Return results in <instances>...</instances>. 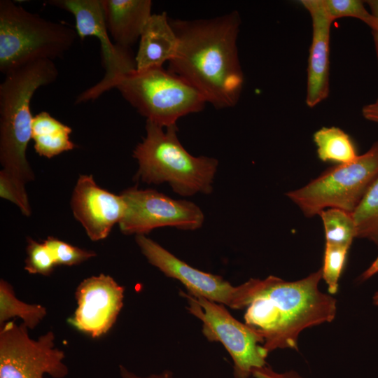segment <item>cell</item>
<instances>
[{
	"label": "cell",
	"instance_id": "6da1fadb",
	"mask_svg": "<svg viewBox=\"0 0 378 378\" xmlns=\"http://www.w3.org/2000/svg\"><path fill=\"white\" fill-rule=\"evenodd\" d=\"M169 20L178 47L168 71L195 88L216 108L234 106L244 81L237 45L239 13L209 19Z\"/></svg>",
	"mask_w": 378,
	"mask_h": 378
},
{
	"label": "cell",
	"instance_id": "7a4b0ae2",
	"mask_svg": "<svg viewBox=\"0 0 378 378\" xmlns=\"http://www.w3.org/2000/svg\"><path fill=\"white\" fill-rule=\"evenodd\" d=\"M321 278L319 269L295 281L271 275L238 286L235 309H245V323L262 337L268 354L277 349H298L303 330L335 318L337 302L319 290Z\"/></svg>",
	"mask_w": 378,
	"mask_h": 378
},
{
	"label": "cell",
	"instance_id": "3957f363",
	"mask_svg": "<svg viewBox=\"0 0 378 378\" xmlns=\"http://www.w3.org/2000/svg\"><path fill=\"white\" fill-rule=\"evenodd\" d=\"M58 75L53 60L40 59L7 74L0 85V173L24 195L25 184L34 178L26 157L34 118L31 101L39 88L52 83Z\"/></svg>",
	"mask_w": 378,
	"mask_h": 378
},
{
	"label": "cell",
	"instance_id": "277c9868",
	"mask_svg": "<svg viewBox=\"0 0 378 378\" xmlns=\"http://www.w3.org/2000/svg\"><path fill=\"white\" fill-rule=\"evenodd\" d=\"M146 135L133 150L139 169L135 176L146 183H168L182 196L209 194L218 160L194 157L181 145L176 125L164 127L146 120Z\"/></svg>",
	"mask_w": 378,
	"mask_h": 378
},
{
	"label": "cell",
	"instance_id": "5b68a950",
	"mask_svg": "<svg viewBox=\"0 0 378 378\" xmlns=\"http://www.w3.org/2000/svg\"><path fill=\"white\" fill-rule=\"evenodd\" d=\"M75 29L45 19L10 0L0 1V71L62 57L74 44Z\"/></svg>",
	"mask_w": 378,
	"mask_h": 378
},
{
	"label": "cell",
	"instance_id": "8992f818",
	"mask_svg": "<svg viewBox=\"0 0 378 378\" xmlns=\"http://www.w3.org/2000/svg\"><path fill=\"white\" fill-rule=\"evenodd\" d=\"M139 114L162 127L175 125L181 117L202 111L205 98L179 76L162 67L135 70L115 88Z\"/></svg>",
	"mask_w": 378,
	"mask_h": 378
},
{
	"label": "cell",
	"instance_id": "52a82bcc",
	"mask_svg": "<svg viewBox=\"0 0 378 378\" xmlns=\"http://www.w3.org/2000/svg\"><path fill=\"white\" fill-rule=\"evenodd\" d=\"M378 178V141L353 161L337 164L306 186L286 193L307 217L335 208L354 213Z\"/></svg>",
	"mask_w": 378,
	"mask_h": 378
},
{
	"label": "cell",
	"instance_id": "ba28073f",
	"mask_svg": "<svg viewBox=\"0 0 378 378\" xmlns=\"http://www.w3.org/2000/svg\"><path fill=\"white\" fill-rule=\"evenodd\" d=\"M186 309L202 323V333L210 342L221 343L233 362L234 378H251L255 368L267 365L268 353L262 337L252 328L233 317L223 304L180 291Z\"/></svg>",
	"mask_w": 378,
	"mask_h": 378
},
{
	"label": "cell",
	"instance_id": "9c48e42d",
	"mask_svg": "<svg viewBox=\"0 0 378 378\" xmlns=\"http://www.w3.org/2000/svg\"><path fill=\"white\" fill-rule=\"evenodd\" d=\"M29 328L15 320L1 325L0 378H64L69 368L64 352L55 344L50 330L37 340L29 335Z\"/></svg>",
	"mask_w": 378,
	"mask_h": 378
},
{
	"label": "cell",
	"instance_id": "30bf717a",
	"mask_svg": "<svg viewBox=\"0 0 378 378\" xmlns=\"http://www.w3.org/2000/svg\"><path fill=\"white\" fill-rule=\"evenodd\" d=\"M48 4L73 15L75 29L80 39L94 36L100 43L105 74L99 83L79 94L76 104L97 99L106 91L115 88L125 76L136 70L135 56L131 48L119 46L110 38L103 0H50Z\"/></svg>",
	"mask_w": 378,
	"mask_h": 378
},
{
	"label": "cell",
	"instance_id": "8fae6325",
	"mask_svg": "<svg viewBox=\"0 0 378 378\" xmlns=\"http://www.w3.org/2000/svg\"><path fill=\"white\" fill-rule=\"evenodd\" d=\"M120 195L126 210L118 224L125 234H145L164 226L194 230L204 222L202 210L190 201L174 200L156 190L136 187L127 188Z\"/></svg>",
	"mask_w": 378,
	"mask_h": 378
},
{
	"label": "cell",
	"instance_id": "7c38bea8",
	"mask_svg": "<svg viewBox=\"0 0 378 378\" xmlns=\"http://www.w3.org/2000/svg\"><path fill=\"white\" fill-rule=\"evenodd\" d=\"M124 287L111 276L100 274L84 279L76 288L77 308L69 322L92 338L113 327L123 306Z\"/></svg>",
	"mask_w": 378,
	"mask_h": 378
},
{
	"label": "cell",
	"instance_id": "4fadbf2b",
	"mask_svg": "<svg viewBox=\"0 0 378 378\" xmlns=\"http://www.w3.org/2000/svg\"><path fill=\"white\" fill-rule=\"evenodd\" d=\"M135 239L148 262L167 276L179 281L188 293L235 309L238 286L188 265L145 234H138Z\"/></svg>",
	"mask_w": 378,
	"mask_h": 378
},
{
	"label": "cell",
	"instance_id": "5bb4252c",
	"mask_svg": "<svg viewBox=\"0 0 378 378\" xmlns=\"http://www.w3.org/2000/svg\"><path fill=\"white\" fill-rule=\"evenodd\" d=\"M71 207L92 241L105 239L123 218L126 204L121 195L98 186L92 176L81 175L74 188Z\"/></svg>",
	"mask_w": 378,
	"mask_h": 378
},
{
	"label": "cell",
	"instance_id": "9a60e30c",
	"mask_svg": "<svg viewBox=\"0 0 378 378\" xmlns=\"http://www.w3.org/2000/svg\"><path fill=\"white\" fill-rule=\"evenodd\" d=\"M300 4L309 12L312 20L305 102L313 108L324 101L330 92V40L332 22L327 15L321 0H302Z\"/></svg>",
	"mask_w": 378,
	"mask_h": 378
},
{
	"label": "cell",
	"instance_id": "2e32d148",
	"mask_svg": "<svg viewBox=\"0 0 378 378\" xmlns=\"http://www.w3.org/2000/svg\"><path fill=\"white\" fill-rule=\"evenodd\" d=\"M106 27L115 44L131 48L151 16L150 0H103Z\"/></svg>",
	"mask_w": 378,
	"mask_h": 378
},
{
	"label": "cell",
	"instance_id": "e0dca14e",
	"mask_svg": "<svg viewBox=\"0 0 378 378\" xmlns=\"http://www.w3.org/2000/svg\"><path fill=\"white\" fill-rule=\"evenodd\" d=\"M178 38L165 12L152 14L139 38L135 55L137 71L162 67L176 55Z\"/></svg>",
	"mask_w": 378,
	"mask_h": 378
},
{
	"label": "cell",
	"instance_id": "ac0fdd59",
	"mask_svg": "<svg viewBox=\"0 0 378 378\" xmlns=\"http://www.w3.org/2000/svg\"><path fill=\"white\" fill-rule=\"evenodd\" d=\"M72 130L52 117L48 112L41 111L33 118L31 139L34 149L40 156L51 158L63 152L73 150L76 145L70 139Z\"/></svg>",
	"mask_w": 378,
	"mask_h": 378
},
{
	"label": "cell",
	"instance_id": "d6986e66",
	"mask_svg": "<svg viewBox=\"0 0 378 378\" xmlns=\"http://www.w3.org/2000/svg\"><path fill=\"white\" fill-rule=\"evenodd\" d=\"M320 160L337 164L354 160L358 154L351 137L337 127H323L313 135Z\"/></svg>",
	"mask_w": 378,
	"mask_h": 378
},
{
	"label": "cell",
	"instance_id": "ffe728a7",
	"mask_svg": "<svg viewBox=\"0 0 378 378\" xmlns=\"http://www.w3.org/2000/svg\"><path fill=\"white\" fill-rule=\"evenodd\" d=\"M47 314L45 307L28 304L17 298L13 287L6 280H0V324L11 318L22 319L29 330L34 329Z\"/></svg>",
	"mask_w": 378,
	"mask_h": 378
},
{
	"label": "cell",
	"instance_id": "44dd1931",
	"mask_svg": "<svg viewBox=\"0 0 378 378\" xmlns=\"http://www.w3.org/2000/svg\"><path fill=\"white\" fill-rule=\"evenodd\" d=\"M321 218L326 244L350 247L356 238V229L352 213L330 208L323 210Z\"/></svg>",
	"mask_w": 378,
	"mask_h": 378
},
{
	"label": "cell",
	"instance_id": "7402d4cb",
	"mask_svg": "<svg viewBox=\"0 0 378 378\" xmlns=\"http://www.w3.org/2000/svg\"><path fill=\"white\" fill-rule=\"evenodd\" d=\"M352 214L356 238L369 239L378 246V178Z\"/></svg>",
	"mask_w": 378,
	"mask_h": 378
},
{
	"label": "cell",
	"instance_id": "603a6c76",
	"mask_svg": "<svg viewBox=\"0 0 378 378\" xmlns=\"http://www.w3.org/2000/svg\"><path fill=\"white\" fill-rule=\"evenodd\" d=\"M324 10L333 22L342 18H354L366 24L372 31L378 29V19L376 18L360 0H321Z\"/></svg>",
	"mask_w": 378,
	"mask_h": 378
},
{
	"label": "cell",
	"instance_id": "cb8c5ba5",
	"mask_svg": "<svg viewBox=\"0 0 378 378\" xmlns=\"http://www.w3.org/2000/svg\"><path fill=\"white\" fill-rule=\"evenodd\" d=\"M349 247L326 244L322 278L328 285L330 293L337 292L338 281L344 269Z\"/></svg>",
	"mask_w": 378,
	"mask_h": 378
},
{
	"label": "cell",
	"instance_id": "d4e9b609",
	"mask_svg": "<svg viewBox=\"0 0 378 378\" xmlns=\"http://www.w3.org/2000/svg\"><path fill=\"white\" fill-rule=\"evenodd\" d=\"M27 258L24 270L29 274L50 275L57 265L54 257L47 246L31 238L27 239Z\"/></svg>",
	"mask_w": 378,
	"mask_h": 378
},
{
	"label": "cell",
	"instance_id": "484cf974",
	"mask_svg": "<svg viewBox=\"0 0 378 378\" xmlns=\"http://www.w3.org/2000/svg\"><path fill=\"white\" fill-rule=\"evenodd\" d=\"M43 243L50 251L57 265H76L96 256L93 251L74 246L52 237H48Z\"/></svg>",
	"mask_w": 378,
	"mask_h": 378
},
{
	"label": "cell",
	"instance_id": "4316f807",
	"mask_svg": "<svg viewBox=\"0 0 378 378\" xmlns=\"http://www.w3.org/2000/svg\"><path fill=\"white\" fill-rule=\"evenodd\" d=\"M252 377L253 378H304L295 371L277 372L267 365L253 369Z\"/></svg>",
	"mask_w": 378,
	"mask_h": 378
},
{
	"label": "cell",
	"instance_id": "83f0119b",
	"mask_svg": "<svg viewBox=\"0 0 378 378\" xmlns=\"http://www.w3.org/2000/svg\"><path fill=\"white\" fill-rule=\"evenodd\" d=\"M119 372L121 378H175L172 373L167 370L148 376H140L130 371L122 365H119Z\"/></svg>",
	"mask_w": 378,
	"mask_h": 378
},
{
	"label": "cell",
	"instance_id": "f1b7e54d",
	"mask_svg": "<svg viewBox=\"0 0 378 378\" xmlns=\"http://www.w3.org/2000/svg\"><path fill=\"white\" fill-rule=\"evenodd\" d=\"M361 112L364 118L378 124V97L374 102L365 105Z\"/></svg>",
	"mask_w": 378,
	"mask_h": 378
},
{
	"label": "cell",
	"instance_id": "f546056e",
	"mask_svg": "<svg viewBox=\"0 0 378 378\" xmlns=\"http://www.w3.org/2000/svg\"><path fill=\"white\" fill-rule=\"evenodd\" d=\"M369 6L370 13L378 19V0H369L365 1ZM374 43L375 52L378 62V29L372 31Z\"/></svg>",
	"mask_w": 378,
	"mask_h": 378
},
{
	"label": "cell",
	"instance_id": "4dcf8cb0",
	"mask_svg": "<svg viewBox=\"0 0 378 378\" xmlns=\"http://www.w3.org/2000/svg\"><path fill=\"white\" fill-rule=\"evenodd\" d=\"M378 272V257L371 265L362 274L361 279L366 280Z\"/></svg>",
	"mask_w": 378,
	"mask_h": 378
},
{
	"label": "cell",
	"instance_id": "1f68e13d",
	"mask_svg": "<svg viewBox=\"0 0 378 378\" xmlns=\"http://www.w3.org/2000/svg\"><path fill=\"white\" fill-rule=\"evenodd\" d=\"M373 302L375 305L378 306V291L374 294L373 297Z\"/></svg>",
	"mask_w": 378,
	"mask_h": 378
}]
</instances>
